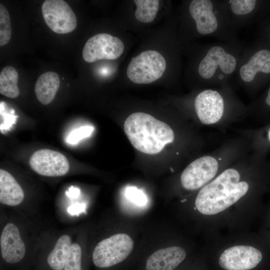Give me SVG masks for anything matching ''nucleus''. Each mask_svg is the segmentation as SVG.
<instances>
[{"mask_svg":"<svg viewBox=\"0 0 270 270\" xmlns=\"http://www.w3.org/2000/svg\"><path fill=\"white\" fill-rule=\"evenodd\" d=\"M240 178L235 169L224 171L200 190L195 200L197 210L204 215H214L236 202L249 188L248 183Z\"/></svg>","mask_w":270,"mask_h":270,"instance_id":"obj_3","label":"nucleus"},{"mask_svg":"<svg viewBox=\"0 0 270 270\" xmlns=\"http://www.w3.org/2000/svg\"><path fill=\"white\" fill-rule=\"evenodd\" d=\"M235 76L247 88L256 86L270 78V47L260 41L246 44Z\"/></svg>","mask_w":270,"mask_h":270,"instance_id":"obj_5","label":"nucleus"},{"mask_svg":"<svg viewBox=\"0 0 270 270\" xmlns=\"http://www.w3.org/2000/svg\"><path fill=\"white\" fill-rule=\"evenodd\" d=\"M85 204H84L76 203L72 204L68 209V212L71 215H78L84 211Z\"/></svg>","mask_w":270,"mask_h":270,"instance_id":"obj_27","label":"nucleus"},{"mask_svg":"<svg viewBox=\"0 0 270 270\" xmlns=\"http://www.w3.org/2000/svg\"><path fill=\"white\" fill-rule=\"evenodd\" d=\"M262 258V252L256 248L238 245L224 250L218 262L225 270H250L256 267Z\"/></svg>","mask_w":270,"mask_h":270,"instance_id":"obj_12","label":"nucleus"},{"mask_svg":"<svg viewBox=\"0 0 270 270\" xmlns=\"http://www.w3.org/2000/svg\"><path fill=\"white\" fill-rule=\"evenodd\" d=\"M136 6L134 12L136 19L144 23H149L156 18L159 8L158 0H134Z\"/></svg>","mask_w":270,"mask_h":270,"instance_id":"obj_21","label":"nucleus"},{"mask_svg":"<svg viewBox=\"0 0 270 270\" xmlns=\"http://www.w3.org/2000/svg\"><path fill=\"white\" fill-rule=\"evenodd\" d=\"M24 198V193L15 178L7 171L0 170V202L10 206L20 204Z\"/></svg>","mask_w":270,"mask_h":270,"instance_id":"obj_17","label":"nucleus"},{"mask_svg":"<svg viewBox=\"0 0 270 270\" xmlns=\"http://www.w3.org/2000/svg\"><path fill=\"white\" fill-rule=\"evenodd\" d=\"M218 168L216 158L204 156L193 161L182 172L180 182L188 190H197L209 182L216 176Z\"/></svg>","mask_w":270,"mask_h":270,"instance_id":"obj_10","label":"nucleus"},{"mask_svg":"<svg viewBox=\"0 0 270 270\" xmlns=\"http://www.w3.org/2000/svg\"><path fill=\"white\" fill-rule=\"evenodd\" d=\"M30 164L36 173L47 176H64L70 168L68 160L63 154L49 149L35 152L30 158Z\"/></svg>","mask_w":270,"mask_h":270,"instance_id":"obj_13","label":"nucleus"},{"mask_svg":"<svg viewBox=\"0 0 270 270\" xmlns=\"http://www.w3.org/2000/svg\"><path fill=\"white\" fill-rule=\"evenodd\" d=\"M185 250L178 246L161 248L150 254L146 262V270H174L185 259Z\"/></svg>","mask_w":270,"mask_h":270,"instance_id":"obj_16","label":"nucleus"},{"mask_svg":"<svg viewBox=\"0 0 270 270\" xmlns=\"http://www.w3.org/2000/svg\"><path fill=\"white\" fill-rule=\"evenodd\" d=\"M42 12L46 24L54 32L67 34L76 28V17L70 6L63 0H44Z\"/></svg>","mask_w":270,"mask_h":270,"instance_id":"obj_9","label":"nucleus"},{"mask_svg":"<svg viewBox=\"0 0 270 270\" xmlns=\"http://www.w3.org/2000/svg\"><path fill=\"white\" fill-rule=\"evenodd\" d=\"M12 33L10 16L6 8L0 4V46H4L10 41Z\"/></svg>","mask_w":270,"mask_h":270,"instance_id":"obj_22","label":"nucleus"},{"mask_svg":"<svg viewBox=\"0 0 270 270\" xmlns=\"http://www.w3.org/2000/svg\"><path fill=\"white\" fill-rule=\"evenodd\" d=\"M246 45L238 38L202 46L195 66L197 78L202 84L226 86L236 74Z\"/></svg>","mask_w":270,"mask_h":270,"instance_id":"obj_1","label":"nucleus"},{"mask_svg":"<svg viewBox=\"0 0 270 270\" xmlns=\"http://www.w3.org/2000/svg\"><path fill=\"white\" fill-rule=\"evenodd\" d=\"M225 106L223 95L216 90H204L194 100L196 113L200 121L206 124L218 122L223 116Z\"/></svg>","mask_w":270,"mask_h":270,"instance_id":"obj_11","label":"nucleus"},{"mask_svg":"<svg viewBox=\"0 0 270 270\" xmlns=\"http://www.w3.org/2000/svg\"><path fill=\"white\" fill-rule=\"evenodd\" d=\"M124 46L120 39L110 34L100 33L90 38L82 52L84 60L91 63L102 60H114L123 53Z\"/></svg>","mask_w":270,"mask_h":270,"instance_id":"obj_8","label":"nucleus"},{"mask_svg":"<svg viewBox=\"0 0 270 270\" xmlns=\"http://www.w3.org/2000/svg\"><path fill=\"white\" fill-rule=\"evenodd\" d=\"M125 193L127 198L137 205L142 206L147 202L146 195L142 190L136 187H128Z\"/></svg>","mask_w":270,"mask_h":270,"instance_id":"obj_25","label":"nucleus"},{"mask_svg":"<svg viewBox=\"0 0 270 270\" xmlns=\"http://www.w3.org/2000/svg\"><path fill=\"white\" fill-rule=\"evenodd\" d=\"M0 242L2 256L6 262L16 264L24 258L26 254L25 246L15 224L9 223L5 226Z\"/></svg>","mask_w":270,"mask_h":270,"instance_id":"obj_15","label":"nucleus"},{"mask_svg":"<svg viewBox=\"0 0 270 270\" xmlns=\"http://www.w3.org/2000/svg\"><path fill=\"white\" fill-rule=\"evenodd\" d=\"M70 246V238L68 236L63 235L58 239L46 260L47 264L52 270H64Z\"/></svg>","mask_w":270,"mask_h":270,"instance_id":"obj_19","label":"nucleus"},{"mask_svg":"<svg viewBox=\"0 0 270 270\" xmlns=\"http://www.w3.org/2000/svg\"><path fill=\"white\" fill-rule=\"evenodd\" d=\"M94 128L92 126H84L72 131L67 138V142L75 144L82 139L90 136Z\"/></svg>","mask_w":270,"mask_h":270,"instance_id":"obj_24","label":"nucleus"},{"mask_svg":"<svg viewBox=\"0 0 270 270\" xmlns=\"http://www.w3.org/2000/svg\"><path fill=\"white\" fill-rule=\"evenodd\" d=\"M124 129L134 147L146 154L160 152L174 138L170 126L142 112L130 114L124 122Z\"/></svg>","mask_w":270,"mask_h":270,"instance_id":"obj_4","label":"nucleus"},{"mask_svg":"<svg viewBox=\"0 0 270 270\" xmlns=\"http://www.w3.org/2000/svg\"></svg>","mask_w":270,"mask_h":270,"instance_id":"obj_31","label":"nucleus"},{"mask_svg":"<svg viewBox=\"0 0 270 270\" xmlns=\"http://www.w3.org/2000/svg\"><path fill=\"white\" fill-rule=\"evenodd\" d=\"M80 190L79 188L72 186L69 188L68 190L66 192V195L70 198H75L78 196L80 194Z\"/></svg>","mask_w":270,"mask_h":270,"instance_id":"obj_28","label":"nucleus"},{"mask_svg":"<svg viewBox=\"0 0 270 270\" xmlns=\"http://www.w3.org/2000/svg\"><path fill=\"white\" fill-rule=\"evenodd\" d=\"M82 250L80 246L71 244L63 270H82Z\"/></svg>","mask_w":270,"mask_h":270,"instance_id":"obj_23","label":"nucleus"},{"mask_svg":"<svg viewBox=\"0 0 270 270\" xmlns=\"http://www.w3.org/2000/svg\"><path fill=\"white\" fill-rule=\"evenodd\" d=\"M266 104L270 106V86L268 88V90L267 94L266 95L265 100H264Z\"/></svg>","mask_w":270,"mask_h":270,"instance_id":"obj_29","label":"nucleus"},{"mask_svg":"<svg viewBox=\"0 0 270 270\" xmlns=\"http://www.w3.org/2000/svg\"><path fill=\"white\" fill-rule=\"evenodd\" d=\"M187 10L194 36L220 41L238 38L226 0H192Z\"/></svg>","mask_w":270,"mask_h":270,"instance_id":"obj_2","label":"nucleus"},{"mask_svg":"<svg viewBox=\"0 0 270 270\" xmlns=\"http://www.w3.org/2000/svg\"><path fill=\"white\" fill-rule=\"evenodd\" d=\"M60 78L58 74L53 72H47L38 78L34 92L38 100L42 104L50 103L59 88Z\"/></svg>","mask_w":270,"mask_h":270,"instance_id":"obj_18","label":"nucleus"},{"mask_svg":"<svg viewBox=\"0 0 270 270\" xmlns=\"http://www.w3.org/2000/svg\"><path fill=\"white\" fill-rule=\"evenodd\" d=\"M166 63L158 52L147 50L132 58L126 70L128 78L138 84H148L160 78L164 72Z\"/></svg>","mask_w":270,"mask_h":270,"instance_id":"obj_7","label":"nucleus"},{"mask_svg":"<svg viewBox=\"0 0 270 270\" xmlns=\"http://www.w3.org/2000/svg\"><path fill=\"white\" fill-rule=\"evenodd\" d=\"M134 246L132 238L127 234H118L98 244L92 256L94 264L100 268H108L124 262Z\"/></svg>","mask_w":270,"mask_h":270,"instance_id":"obj_6","label":"nucleus"},{"mask_svg":"<svg viewBox=\"0 0 270 270\" xmlns=\"http://www.w3.org/2000/svg\"><path fill=\"white\" fill-rule=\"evenodd\" d=\"M268 139H269V140L270 141V129L269 132H268Z\"/></svg>","mask_w":270,"mask_h":270,"instance_id":"obj_30","label":"nucleus"},{"mask_svg":"<svg viewBox=\"0 0 270 270\" xmlns=\"http://www.w3.org/2000/svg\"><path fill=\"white\" fill-rule=\"evenodd\" d=\"M232 23L238 30L255 21L269 7V2L258 0H226Z\"/></svg>","mask_w":270,"mask_h":270,"instance_id":"obj_14","label":"nucleus"},{"mask_svg":"<svg viewBox=\"0 0 270 270\" xmlns=\"http://www.w3.org/2000/svg\"><path fill=\"white\" fill-rule=\"evenodd\" d=\"M18 74L12 66L3 68L0 73V93L6 97L14 98L20 94L18 86Z\"/></svg>","mask_w":270,"mask_h":270,"instance_id":"obj_20","label":"nucleus"},{"mask_svg":"<svg viewBox=\"0 0 270 270\" xmlns=\"http://www.w3.org/2000/svg\"><path fill=\"white\" fill-rule=\"evenodd\" d=\"M261 42L270 47V22H266V24H263L262 28Z\"/></svg>","mask_w":270,"mask_h":270,"instance_id":"obj_26","label":"nucleus"}]
</instances>
